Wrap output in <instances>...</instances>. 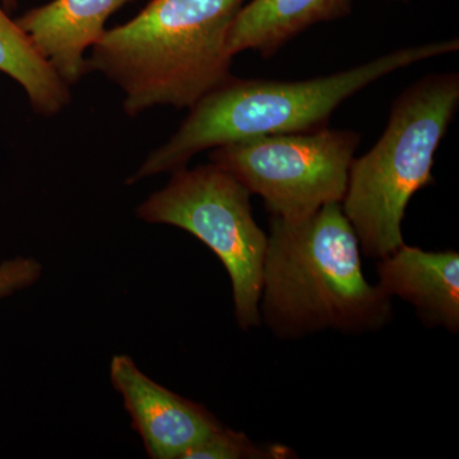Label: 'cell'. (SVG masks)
I'll list each match as a JSON object with an SVG mask.
<instances>
[{
    "mask_svg": "<svg viewBox=\"0 0 459 459\" xmlns=\"http://www.w3.org/2000/svg\"><path fill=\"white\" fill-rule=\"evenodd\" d=\"M110 380L122 395L132 427L140 434L148 457L183 459L195 444L221 427L212 413L169 391L147 377L131 356L115 355Z\"/></svg>",
    "mask_w": 459,
    "mask_h": 459,
    "instance_id": "obj_7",
    "label": "cell"
},
{
    "mask_svg": "<svg viewBox=\"0 0 459 459\" xmlns=\"http://www.w3.org/2000/svg\"><path fill=\"white\" fill-rule=\"evenodd\" d=\"M247 0H152L91 48L98 71L126 93L131 117L159 107L192 108L231 80L229 32Z\"/></svg>",
    "mask_w": 459,
    "mask_h": 459,
    "instance_id": "obj_2",
    "label": "cell"
},
{
    "mask_svg": "<svg viewBox=\"0 0 459 459\" xmlns=\"http://www.w3.org/2000/svg\"><path fill=\"white\" fill-rule=\"evenodd\" d=\"M250 195L231 174L211 164L172 171L168 186L137 208L143 221L186 230L212 250L231 280L235 316L243 329L261 323L268 243L253 217Z\"/></svg>",
    "mask_w": 459,
    "mask_h": 459,
    "instance_id": "obj_5",
    "label": "cell"
},
{
    "mask_svg": "<svg viewBox=\"0 0 459 459\" xmlns=\"http://www.w3.org/2000/svg\"><path fill=\"white\" fill-rule=\"evenodd\" d=\"M41 273L42 265L33 258L18 256L0 263V300L32 286Z\"/></svg>",
    "mask_w": 459,
    "mask_h": 459,
    "instance_id": "obj_13",
    "label": "cell"
},
{
    "mask_svg": "<svg viewBox=\"0 0 459 459\" xmlns=\"http://www.w3.org/2000/svg\"><path fill=\"white\" fill-rule=\"evenodd\" d=\"M270 228L259 310L277 336L365 333L392 319L391 298L362 273L358 237L341 204L296 221L272 216Z\"/></svg>",
    "mask_w": 459,
    "mask_h": 459,
    "instance_id": "obj_1",
    "label": "cell"
},
{
    "mask_svg": "<svg viewBox=\"0 0 459 459\" xmlns=\"http://www.w3.org/2000/svg\"><path fill=\"white\" fill-rule=\"evenodd\" d=\"M458 49V39L429 42L395 50L347 71L298 82L232 77L190 108L179 131L148 156L128 184L186 168L193 156L210 148L261 135L325 128L343 101L379 78Z\"/></svg>",
    "mask_w": 459,
    "mask_h": 459,
    "instance_id": "obj_3",
    "label": "cell"
},
{
    "mask_svg": "<svg viewBox=\"0 0 459 459\" xmlns=\"http://www.w3.org/2000/svg\"><path fill=\"white\" fill-rule=\"evenodd\" d=\"M458 105V74L421 78L395 100L376 146L353 159L341 205L365 255L382 259L403 244L407 205L434 184L435 152Z\"/></svg>",
    "mask_w": 459,
    "mask_h": 459,
    "instance_id": "obj_4",
    "label": "cell"
},
{
    "mask_svg": "<svg viewBox=\"0 0 459 459\" xmlns=\"http://www.w3.org/2000/svg\"><path fill=\"white\" fill-rule=\"evenodd\" d=\"M352 0H247L229 32L232 56L246 50L271 57L316 23L347 16Z\"/></svg>",
    "mask_w": 459,
    "mask_h": 459,
    "instance_id": "obj_10",
    "label": "cell"
},
{
    "mask_svg": "<svg viewBox=\"0 0 459 459\" xmlns=\"http://www.w3.org/2000/svg\"><path fill=\"white\" fill-rule=\"evenodd\" d=\"M291 449L283 446H259L246 434L223 425L189 449L183 459H283L292 458Z\"/></svg>",
    "mask_w": 459,
    "mask_h": 459,
    "instance_id": "obj_12",
    "label": "cell"
},
{
    "mask_svg": "<svg viewBox=\"0 0 459 459\" xmlns=\"http://www.w3.org/2000/svg\"><path fill=\"white\" fill-rule=\"evenodd\" d=\"M131 0H54L16 22L60 80L69 86L86 72L84 53L100 40L111 14Z\"/></svg>",
    "mask_w": 459,
    "mask_h": 459,
    "instance_id": "obj_8",
    "label": "cell"
},
{
    "mask_svg": "<svg viewBox=\"0 0 459 459\" xmlns=\"http://www.w3.org/2000/svg\"><path fill=\"white\" fill-rule=\"evenodd\" d=\"M0 72L25 89L32 108L42 115H56L68 104V86L38 53L16 21L0 4Z\"/></svg>",
    "mask_w": 459,
    "mask_h": 459,
    "instance_id": "obj_11",
    "label": "cell"
},
{
    "mask_svg": "<svg viewBox=\"0 0 459 459\" xmlns=\"http://www.w3.org/2000/svg\"><path fill=\"white\" fill-rule=\"evenodd\" d=\"M0 4L3 5L5 11H12V9L16 8L17 2L16 0H0Z\"/></svg>",
    "mask_w": 459,
    "mask_h": 459,
    "instance_id": "obj_14",
    "label": "cell"
},
{
    "mask_svg": "<svg viewBox=\"0 0 459 459\" xmlns=\"http://www.w3.org/2000/svg\"><path fill=\"white\" fill-rule=\"evenodd\" d=\"M398 2H410V0H398Z\"/></svg>",
    "mask_w": 459,
    "mask_h": 459,
    "instance_id": "obj_15",
    "label": "cell"
},
{
    "mask_svg": "<svg viewBox=\"0 0 459 459\" xmlns=\"http://www.w3.org/2000/svg\"><path fill=\"white\" fill-rule=\"evenodd\" d=\"M360 142L359 133L325 126L223 144L211 161L261 195L272 216L296 221L343 201Z\"/></svg>",
    "mask_w": 459,
    "mask_h": 459,
    "instance_id": "obj_6",
    "label": "cell"
},
{
    "mask_svg": "<svg viewBox=\"0 0 459 459\" xmlns=\"http://www.w3.org/2000/svg\"><path fill=\"white\" fill-rule=\"evenodd\" d=\"M385 294L400 296L415 307L430 327L459 331V255L455 250L427 252L402 244L377 263Z\"/></svg>",
    "mask_w": 459,
    "mask_h": 459,
    "instance_id": "obj_9",
    "label": "cell"
}]
</instances>
